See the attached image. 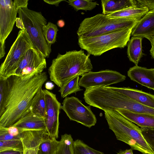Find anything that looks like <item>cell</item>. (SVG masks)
Wrapping results in <instances>:
<instances>
[{"instance_id":"cell-24","label":"cell","mask_w":154,"mask_h":154,"mask_svg":"<svg viewBox=\"0 0 154 154\" xmlns=\"http://www.w3.org/2000/svg\"><path fill=\"white\" fill-rule=\"evenodd\" d=\"M55 154H74V141L71 135L66 134L62 135Z\"/></svg>"},{"instance_id":"cell-22","label":"cell","mask_w":154,"mask_h":154,"mask_svg":"<svg viewBox=\"0 0 154 154\" xmlns=\"http://www.w3.org/2000/svg\"><path fill=\"white\" fill-rule=\"evenodd\" d=\"M30 110L33 114L44 119L46 115V101L44 89L41 88L32 100Z\"/></svg>"},{"instance_id":"cell-20","label":"cell","mask_w":154,"mask_h":154,"mask_svg":"<svg viewBox=\"0 0 154 154\" xmlns=\"http://www.w3.org/2000/svg\"><path fill=\"white\" fill-rule=\"evenodd\" d=\"M138 5V4H137ZM146 7L138 5L107 15L112 18H131L140 19L148 11Z\"/></svg>"},{"instance_id":"cell-39","label":"cell","mask_w":154,"mask_h":154,"mask_svg":"<svg viewBox=\"0 0 154 154\" xmlns=\"http://www.w3.org/2000/svg\"><path fill=\"white\" fill-rule=\"evenodd\" d=\"M23 152L14 151H5L0 152V154H23Z\"/></svg>"},{"instance_id":"cell-12","label":"cell","mask_w":154,"mask_h":154,"mask_svg":"<svg viewBox=\"0 0 154 154\" xmlns=\"http://www.w3.org/2000/svg\"><path fill=\"white\" fill-rule=\"evenodd\" d=\"M46 101V115L44 119L46 130L49 136L57 139L58 137L60 110L61 105L56 95L44 89Z\"/></svg>"},{"instance_id":"cell-30","label":"cell","mask_w":154,"mask_h":154,"mask_svg":"<svg viewBox=\"0 0 154 154\" xmlns=\"http://www.w3.org/2000/svg\"><path fill=\"white\" fill-rule=\"evenodd\" d=\"M5 151H14L23 152V147L21 140L0 141V152Z\"/></svg>"},{"instance_id":"cell-14","label":"cell","mask_w":154,"mask_h":154,"mask_svg":"<svg viewBox=\"0 0 154 154\" xmlns=\"http://www.w3.org/2000/svg\"><path fill=\"white\" fill-rule=\"evenodd\" d=\"M127 75L132 81L154 91V68L135 65L129 69Z\"/></svg>"},{"instance_id":"cell-40","label":"cell","mask_w":154,"mask_h":154,"mask_svg":"<svg viewBox=\"0 0 154 154\" xmlns=\"http://www.w3.org/2000/svg\"><path fill=\"white\" fill-rule=\"evenodd\" d=\"M151 43V47L150 50V54L152 57L154 59V37Z\"/></svg>"},{"instance_id":"cell-7","label":"cell","mask_w":154,"mask_h":154,"mask_svg":"<svg viewBox=\"0 0 154 154\" xmlns=\"http://www.w3.org/2000/svg\"><path fill=\"white\" fill-rule=\"evenodd\" d=\"M35 48L26 29L20 30L0 67V77L7 79L13 75L24 57L29 49Z\"/></svg>"},{"instance_id":"cell-25","label":"cell","mask_w":154,"mask_h":154,"mask_svg":"<svg viewBox=\"0 0 154 154\" xmlns=\"http://www.w3.org/2000/svg\"><path fill=\"white\" fill-rule=\"evenodd\" d=\"M59 142L55 138L49 137L40 143L38 152L40 154H55Z\"/></svg>"},{"instance_id":"cell-17","label":"cell","mask_w":154,"mask_h":154,"mask_svg":"<svg viewBox=\"0 0 154 154\" xmlns=\"http://www.w3.org/2000/svg\"><path fill=\"white\" fill-rule=\"evenodd\" d=\"M49 137L47 130L28 131L21 133L24 149L39 147L42 142Z\"/></svg>"},{"instance_id":"cell-27","label":"cell","mask_w":154,"mask_h":154,"mask_svg":"<svg viewBox=\"0 0 154 154\" xmlns=\"http://www.w3.org/2000/svg\"><path fill=\"white\" fill-rule=\"evenodd\" d=\"M58 31L56 25L48 22L43 27V34L47 42L50 45L56 41L57 32Z\"/></svg>"},{"instance_id":"cell-9","label":"cell","mask_w":154,"mask_h":154,"mask_svg":"<svg viewBox=\"0 0 154 154\" xmlns=\"http://www.w3.org/2000/svg\"><path fill=\"white\" fill-rule=\"evenodd\" d=\"M62 104L61 109L70 120L76 122L88 128L96 123L97 119L90 106L84 105L77 98L66 97Z\"/></svg>"},{"instance_id":"cell-37","label":"cell","mask_w":154,"mask_h":154,"mask_svg":"<svg viewBox=\"0 0 154 154\" xmlns=\"http://www.w3.org/2000/svg\"><path fill=\"white\" fill-rule=\"evenodd\" d=\"M45 85V88L48 90H52L54 87V84L52 82L50 81L46 82Z\"/></svg>"},{"instance_id":"cell-4","label":"cell","mask_w":154,"mask_h":154,"mask_svg":"<svg viewBox=\"0 0 154 154\" xmlns=\"http://www.w3.org/2000/svg\"><path fill=\"white\" fill-rule=\"evenodd\" d=\"M133 27H128L93 37H78V44L82 49L94 56H99L107 51L123 48L130 39Z\"/></svg>"},{"instance_id":"cell-19","label":"cell","mask_w":154,"mask_h":154,"mask_svg":"<svg viewBox=\"0 0 154 154\" xmlns=\"http://www.w3.org/2000/svg\"><path fill=\"white\" fill-rule=\"evenodd\" d=\"M121 115L140 128H154V116L125 110L117 111Z\"/></svg>"},{"instance_id":"cell-32","label":"cell","mask_w":154,"mask_h":154,"mask_svg":"<svg viewBox=\"0 0 154 154\" xmlns=\"http://www.w3.org/2000/svg\"><path fill=\"white\" fill-rule=\"evenodd\" d=\"M143 135L154 152V128H140Z\"/></svg>"},{"instance_id":"cell-34","label":"cell","mask_w":154,"mask_h":154,"mask_svg":"<svg viewBox=\"0 0 154 154\" xmlns=\"http://www.w3.org/2000/svg\"><path fill=\"white\" fill-rule=\"evenodd\" d=\"M15 22L16 26L20 30H25L24 25L22 19L19 17H17Z\"/></svg>"},{"instance_id":"cell-38","label":"cell","mask_w":154,"mask_h":154,"mask_svg":"<svg viewBox=\"0 0 154 154\" xmlns=\"http://www.w3.org/2000/svg\"><path fill=\"white\" fill-rule=\"evenodd\" d=\"M117 154H134L133 149L131 148L126 149L124 150H120L117 153Z\"/></svg>"},{"instance_id":"cell-33","label":"cell","mask_w":154,"mask_h":154,"mask_svg":"<svg viewBox=\"0 0 154 154\" xmlns=\"http://www.w3.org/2000/svg\"><path fill=\"white\" fill-rule=\"evenodd\" d=\"M137 4L147 8L149 11L154 9V0H137Z\"/></svg>"},{"instance_id":"cell-42","label":"cell","mask_w":154,"mask_h":154,"mask_svg":"<svg viewBox=\"0 0 154 154\" xmlns=\"http://www.w3.org/2000/svg\"><path fill=\"white\" fill-rule=\"evenodd\" d=\"M38 154H40L38 152Z\"/></svg>"},{"instance_id":"cell-35","label":"cell","mask_w":154,"mask_h":154,"mask_svg":"<svg viewBox=\"0 0 154 154\" xmlns=\"http://www.w3.org/2000/svg\"><path fill=\"white\" fill-rule=\"evenodd\" d=\"M38 148L24 149L23 154H38Z\"/></svg>"},{"instance_id":"cell-13","label":"cell","mask_w":154,"mask_h":154,"mask_svg":"<svg viewBox=\"0 0 154 154\" xmlns=\"http://www.w3.org/2000/svg\"><path fill=\"white\" fill-rule=\"evenodd\" d=\"M131 35L145 38L151 42L154 37V9L149 11L132 29Z\"/></svg>"},{"instance_id":"cell-21","label":"cell","mask_w":154,"mask_h":154,"mask_svg":"<svg viewBox=\"0 0 154 154\" xmlns=\"http://www.w3.org/2000/svg\"><path fill=\"white\" fill-rule=\"evenodd\" d=\"M143 38L132 36L128 43L127 53L130 61L137 65L143 56Z\"/></svg>"},{"instance_id":"cell-28","label":"cell","mask_w":154,"mask_h":154,"mask_svg":"<svg viewBox=\"0 0 154 154\" xmlns=\"http://www.w3.org/2000/svg\"><path fill=\"white\" fill-rule=\"evenodd\" d=\"M67 2L76 11L79 10L91 11L99 5L97 2L92 0H69Z\"/></svg>"},{"instance_id":"cell-11","label":"cell","mask_w":154,"mask_h":154,"mask_svg":"<svg viewBox=\"0 0 154 154\" xmlns=\"http://www.w3.org/2000/svg\"><path fill=\"white\" fill-rule=\"evenodd\" d=\"M126 77L118 72L109 69L97 72L91 71L82 75L79 80L80 86L85 89L89 88L106 87L125 80Z\"/></svg>"},{"instance_id":"cell-6","label":"cell","mask_w":154,"mask_h":154,"mask_svg":"<svg viewBox=\"0 0 154 154\" xmlns=\"http://www.w3.org/2000/svg\"><path fill=\"white\" fill-rule=\"evenodd\" d=\"M18 14L35 48L45 58L49 57L51 46L46 41L43 32V27L47 24L46 19L41 12L27 8H19Z\"/></svg>"},{"instance_id":"cell-2","label":"cell","mask_w":154,"mask_h":154,"mask_svg":"<svg viewBox=\"0 0 154 154\" xmlns=\"http://www.w3.org/2000/svg\"><path fill=\"white\" fill-rule=\"evenodd\" d=\"M93 67L88 55L73 50L59 54L48 69L50 80L60 88L75 77L91 71Z\"/></svg>"},{"instance_id":"cell-15","label":"cell","mask_w":154,"mask_h":154,"mask_svg":"<svg viewBox=\"0 0 154 154\" xmlns=\"http://www.w3.org/2000/svg\"><path fill=\"white\" fill-rule=\"evenodd\" d=\"M108 87L110 89L122 94L134 101L154 108V95L129 87Z\"/></svg>"},{"instance_id":"cell-3","label":"cell","mask_w":154,"mask_h":154,"mask_svg":"<svg viewBox=\"0 0 154 154\" xmlns=\"http://www.w3.org/2000/svg\"><path fill=\"white\" fill-rule=\"evenodd\" d=\"M105 117L109 128L117 140L129 145L133 150L143 154H154L137 126L123 116L117 111H105Z\"/></svg>"},{"instance_id":"cell-36","label":"cell","mask_w":154,"mask_h":154,"mask_svg":"<svg viewBox=\"0 0 154 154\" xmlns=\"http://www.w3.org/2000/svg\"><path fill=\"white\" fill-rule=\"evenodd\" d=\"M43 1L48 4L54 5L56 6H58L59 5V4L62 1H67L65 0H43Z\"/></svg>"},{"instance_id":"cell-16","label":"cell","mask_w":154,"mask_h":154,"mask_svg":"<svg viewBox=\"0 0 154 154\" xmlns=\"http://www.w3.org/2000/svg\"><path fill=\"white\" fill-rule=\"evenodd\" d=\"M22 132L28 131L46 130L44 119L30 111L13 125Z\"/></svg>"},{"instance_id":"cell-10","label":"cell","mask_w":154,"mask_h":154,"mask_svg":"<svg viewBox=\"0 0 154 154\" xmlns=\"http://www.w3.org/2000/svg\"><path fill=\"white\" fill-rule=\"evenodd\" d=\"M46 67L45 58L35 48H33L26 52L14 75L27 77L42 73Z\"/></svg>"},{"instance_id":"cell-31","label":"cell","mask_w":154,"mask_h":154,"mask_svg":"<svg viewBox=\"0 0 154 154\" xmlns=\"http://www.w3.org/2000/svg\"><path fill=\"white\" fill-rule=\"evenodd\" d=\"M8 90L7 79L0 77V116L3 114Z\"/></svg>"},{"instance_id":"cell-1","label":"cell","mask_w":154,"mask_h":154,"mask_svg":"<svg viewBox=\"0 0 154 154\" xmlns=\"http://www.w3.org/2000/svg\"><path fill=\"white\" fill-rule=\"evenodd\" d=\"M8 90L0 127H8L30 112L34 96L48 79L43 72L27 77L12 75L7 78Z\"/></svg>"},{"instance_id":"cell-41","label":"cell","mask_w":154,"mask_h":154,"mask_svg":"<svg viewBox=\"0 0 154 154\" xmlns=\"http://www.w3.org/2000/svg\"><path fill=\"white\" fill-rule=\"evenodd\" d=\"M57 24L59 27L62 28L64 26L65 22L63 20L60 19L57 21Z\"/></svg>"},{"instance_id":"cell-23","label":"cell","mask_w":154,"mask_h":154,"mask_svg":"<svg viewBox=\"0 0 154 154\" xmlns=\"http://www.w3.org/2000/svg\"><path fill=\"white\" fill-rule=\"evenodd\" d=\"M22 132L18 128L13 125L8 127H0V141L21 140Z\"/></svg>"},{"instance_id":"cell-5","label":"cell","mask_w":154,"mask_h":154,"mask_svg":"<svg viewBox=\"0 0 154 154\" xmlns=\"http://www.w3.org/2000/svg\"><path fill=\"white\" fill-rule=\"evenodd\" d=\"M140 19L112 18L102 14L85 18L77 32L78 37H93L128 27H134Z\"/></svg>"},{"instance_id":"cell-8","label":"cell","mask_w":154,"mask_h":154,"mask_svg":"<svg viewBox=\"0 0 154 154\" xmlns=\"http://www.w3.org/2000/svg\"><path fill=\"white\" fill-rule=\"evenodd\" d=\"M28 0L0 1V59L5 54L6 39L12 31L18 11L20 8H27Z\"/></svg>"},{"instance_id":"cell-18","label":"cell","mask_w":154,"mask_h":154,"mask_svg":"<svg viewBox=\"0 0 154 154\" xmlns=\"http://www.w3.org/2000/svg\"><path fill=\"white\" fill-rule=\"evenodd\" d=\"M102 14L106 15L137 5L136 0H102Z\"/></svg>"},{"instance_id":"cell-29","label":"cell","mask_w":154,"mask_h":154,"mask_svg":"<svg viewBox=\"0 0 154 154\" xmlns=\"http://www.w3.org/2000/svg\"><path fill=\"white\" fill-rule=\"evenodd\" d=\"M73 148L74 154H105L92 148L79 139L74 141Z\"/></svg>"},{"instance_id":"cell-26","label":"cell","mask_w":154,"mask_h":154,"mask_svg":"<svg viewBox=\"0 0 154 154\" xmlns=\"http://www.w3.org/2000/svg\"><path fill=\"white\" fill-rule=\"evenodd\" d=\"M79 76H76L67 82L59 90L62 98L66 97L72 93L82 90L79 85Z\"/></svg>"}]
</instances>
